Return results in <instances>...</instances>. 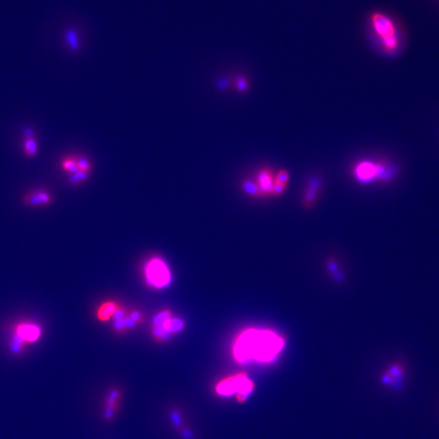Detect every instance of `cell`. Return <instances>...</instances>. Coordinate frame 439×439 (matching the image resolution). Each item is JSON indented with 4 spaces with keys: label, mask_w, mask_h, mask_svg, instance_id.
<instances>
[{
    "label": "cell",
    "mask_w": 439,
    "mask_h": 439,
    "mask_svg": "<svg viewBox=\"0 0 439 439\" xmlns=\"http://www.w3.org/2000/svg\"><path fill=\"white\" fill-rule=\"evenodd\" d=\"M61 166L65 171L69 174H73L79 171L75 155H68V156L65 157L61 160Z\"/></svg>",
    "instance_id": "14"
},
{
    "label": "cell",
    "mask_w": 439,
    "mask_h": 439,
    "mask_svg": "<svg viewBox=\"0 0 439 439\" xmlns=\"http://www.w3.org/2000/svg\"><path fill=\"white\" fill-rule=\"evenodd\" d=\"M285 346V339L275 330L249 327L240 331L234 338L231 355L239 365L251 362L268 365L277 360Z\"/></svg>",
    "instance_id": "1"
},
{
    "label": "cell",
    "mask_w": 439,
    "mask_h": 439,
    "mask_svg": "<svg viewBox=\"0 0 439 439\" xmlns=\"http://www.w3.org/2000/svg\"><path fill=\"white\" fill-rule=\"evenodd\" d=\"M368 23L372 35L385 52L394 53L399 48V29L393 17L386 12L375 11L369 16Z\"/></svg>",
    "instance_id": "2"
},
{
    "label": "cell",
    "mask_w": 439,
    "mask_h": 439,
    "mask_svg": "<svg viewBox=\"0 0 439 439\" xmlns=\"http://www.w3.org/2000/svg\"><path fill=\"white\" fill-rule=\"evenodd\" d=\"M23 149H24V154L29 158H33L36 155L39 150V145H38V141L34 137L31 138H24L23 141Z\"/></svg>",
    "instance_id": "13"
},
{
    "label": "cell",
    "mask_w": 439,
    "mask_h": 439,
    "mask_svg": "<svg viewBox=\"0 0 439 439\" xmlns=\"http://www.w3.org/2000/svg\"><path fill=\"white\" fill-rule=\"evenodd\" d=\"M241 187L245 192L249 196L255 197V198H260L261 197V193L259 191L258 186L256 185V181H251V180H244L241 183Z\"/></svg>",
    "instance_id": "15"
},
{
    "label": "cell",
    "mask_w": 439,
    "mask_h": 439,
    "mask_svg": "<svg viewBox=\"0 0 439 439\" xmlns=\"http://www.w3.org/2000/svg\"><path fill=\"white\" fill-rule=\"evenodd\" d=\"M88 177H89V173L78 171L74 174H69L68 181V183L72 186H77V185H79V184L87 181Z\"/></svg>",
    "instance_id": "17"
},
{
    "label": "cell",
    "mask_w": 439,
    "mask_h": 439,
    "mask_svg": "<svg viewBox=\"0 0 439 439\" xmlns=\"http://www.w3.org/2000/svg\"><path fill=\"white\" fill-rule=\"evenodd\" d=\"M66 42L67 45L70 49L71 51H78L80 48V40L79 37L77 35L76 32L73 30H69L66 33Z\"/></svg>",
    "instance_id": "16"
},
{
    "label": "cell",
    "mask_w": 439,
    "mask_h": 439,
    "mask_svg": "<svg viewBox=\"0 0 439 439\" xmlns=\"http://www.w3.org/2000/svg\"><path fill=\"white\" fill-rule=\"evenodd\" d=\"M143 274L147 285L157 290L169 286L172 282L169 265L164 259L159 256L152 257L146 262Z\"/></svg>",
    "instance_id": "4"
},
{
    "label": "cell",
    "mask_w": 439,
    "mask_h": 439,
    "mask_svg": "<svg viewBox=\"0 0 439 439\" xmlns=\"http://www.w3.org/2000/svg\"><path fill=\"white\" fill-rule=\"evenodd\" d=\"M121 399V393L118 389L111 390L108 394L104 403V417L107 420H111L117 413Z\"/></svg>",
    "instance_id": "11"
},
{
    "label": "cell",
    "mask_w": 439,
    "mask_h": 439,
    "mask_svg": "<svg viewBox=\"0 0 439 439\" xmlns=\"http://www.w3.org/2000/svg\"><path fill=\"white\" fill-rule=\"evenodd\" d=\"M184 326L182 320L175 317L169 310H164L154 316L152 334L155 340L164 341L169 336L182 330Z\"/></svg>",
    "instance_id": "5"
},
{
    "label": "cell",
    "mask_w": 439,
    "mask_h": 439,
    "mask_svg": "<svg viewBox=\"0 0 439 439\" xmlns=\"http://www.w3.org/2000/svg\"><path fill=\"white\" fill-rule=\"evenodd\" d=\"M321 186V181L320 177L312 176L307 182L306 188L304 191V204L310 206L313 204L318 196Z\"/></svg>",
    "instance_id": "12"
},
{
    "label": "cell",
    "mask_w": 439,
    "mask_h": 439,
    "mask_svg": "<svg viewBox=\"0 0 439 439\" xmlns=\"http://www.w3.org/2000/svg\"><path fill=\"white\" fill-rule=\"evenodd\" d=\"M285 189H286V186L283 185V184L278 183V182L275 181L274 186H273V196H279L281 195H283L285 192Z\"/></svg>",
    "instance_id": "22"
},
{
    "label": "cell",
    "mask_w": 439,
    "mask_h": 439,
    "mask_svg": "<svg viewBox=\"0 0 439 439\" xmlns=\"http://www.w3.org/2000/svg\"><path fill=\"white\" fill-rule=\"evenodd\" d=\"M289 180H290V174L286 169H282L275 175V181L278 183L287 186Z\"/></svg>",
    "instance_id": "21"
},
{
    "label": "cell",
    "mask_w": 439,
    "mask_h": 439,
    "mask_svg": "<svg viewBox=\"0 0 439 439\" xmlns=\"http://www.w3.org/2000/svg\"><path fill=\"white\" fill-rule=\"evenodd\" d=\"M256 183L261 193V197L273 196L275 175L269 168H262L256 174Z\"/></svg>",
    "instance_id": "8"
},
{
    "label": "cell",
    "mask_w": 439,
    "mask_h": 439,
    "mask_svg": "<svg viewBox=\"0 0 439 439\" xmlns=\"http://www.w3.org/2000/svg\"><path fill=\"white\" fill-rule=\"evenodd\" d=\"M234 86L238 91L245 93L249 89L248 80L243 76H236L234 77Z\"/></svg>",
    "instance_id": "18"
},
{
    "label": "cell",
    "mask_w": 439,
    "mask_h": 439,
    "mask_svg": "<svg viewBox=\"0 0 439 439\" xmlns=\"http://www.w3.org/2000/svg\"><path fill=\"white\" fill-rule=\"evenodd\" d=\"M121 306L118 303L109 300L99 304L96 310V318L100 322H108L112 318H115L119 311H121Z\"/></svg>",
    "instance_id": "10"
},
{
    "label": "cell",
    "mask_w": 439,
    "mask_h": 439,
    "mask_svg": "<svg viewBox=\"0 0 439 439\" xmlns=\"http://www.w3.org/2000/svg\"><path fill=\"white\" fill-rule=\"evenodd\" d=\"M391 380H398V379L402 378L403 375V368L400 365H395L390 367V369L387 370L386 373Z\"/></svg>",
    "instance_id": "20"
},
{
    "label": "cell",
    "mask_w": 439,
    "mask_h": 439,
    "mask_svg": "<svg viewBox=\"0 0 439 439\" xmlns=\"http://www.w3.org/2000/svg\"><path fill=\"white\" fill-rule=\"evenodd\" d=\"M76 159L79 171L86 172L89 174L92 168V164L89 159L85 155H77Z\"/></svg>",
    "instance_id": "19"
},
{
    "label": "cell",
    "mask_w": 439,
    "mask_h": 439,
    "mask_svg": "<svg viewBox=\"0 0 439 439\" xmlns=\"http://www.w3.org/2000/svg\"><path fill=\"white\" fill-rule=\"evenodd\" d=\"M230 83H231V81H230V80L226 79V78H221V79L218 80V82H217V87H218V89H220V90H223V89L229 88Z\"/></svg>",
    "instance_id": "23"
},
{
    "label": "cell",
    "mask_w": 439,
    "mask_h": 439,
    "mask_svg": "<svg viewBox=\"0 0 439 439\" xmlns=\"http://www.w3.org/2000/svg\"><path fill=\"white\" fill-rule=\"evenodd\" d=\"M389 172L386 171L385 165L380 163H374L369 160L358 162L353 167L352 175L360 183L366 184L373 181L385 180L387 178Z\"/></svg>",
    "instance_id": "6"
},
{
    "label": "cell",
    "mask_w": 439,
    "mask_h": 439,
    "mask_svg": "<svg viewBox=\"0 0 439 439\" xmlns=\"http://www.w3.org/2000/svg\"><path fill=\"white\" fill-rule=\"evenodd\" d=\"M52 198L48 191L42 189H38L35 191H30L27 193L23 198V203L27 206L33 207H41L51 204Z\"/></svg>",
    "instance_id": "9"
},
{
    "label": "cell",
    "mask_w": 439,
    "mask_h": 439,
    "mask_svg": "<svg viewBox=\"0 0 439 439\" xmlns=\"http://www.w3.org/2000/svg\"><path fill=\"white\" fill-rule=\"evenodd\" d=\"M42 335V329L38 325L26 322L21 323L15 327L12 348L19 351L24 343H35Z\"/></svg>",
    "instance_id": "7"
},
{
    "label": "cell",
    "mask_w": 439,
    "mask_h": 439,
    "mask_svg": "<svg viewBox=\"0 0 439 439\" xmlns=\"http://www.w3.org/2000/svg\"><path fill=\"white\" fill-rule=\"evenodd\" d=\"M255 388L253 381L249 378L247 374L239 372L220 379L217 382L214 391L218 395L229 397L235 395L237 402L243 403L248 398Z\"/></svg>",
    "instance_id": "3"
}]
</instances>
